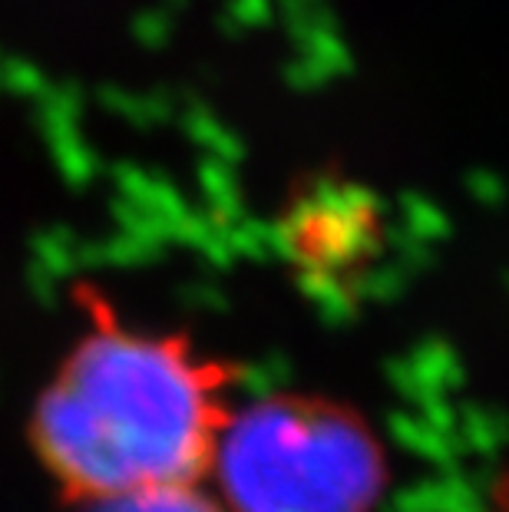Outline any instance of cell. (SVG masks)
I'll use <instances>...</instances> for the list:
<instances>
[{
  "label": "cell",
  "mask_w": 509,
  "mask_h": 512,
  "mask_svg": "<svg viewBox=\"0 0 509 512\" xmlns=\"http://www.w3.org/2000/svg\"><path fill=\"white\" fill-rule=\"evenodd\" d=\"M381 219L367 195L348 182H318L298 192L281 219V245L305 285L348 291L374 265Z\"/></svg>",
  "instance_id": "3"
},
{
  "label": "cell",
  "mask_w": 509,
  "mask_h": 512,
  "mask_svg": "<svg viewBox=\"0 0 509 512\" xmlns=\"http://www.w3.org/2000/svg\"><path fill=\"white\" fill-rule=\"evenodd\" d=\"M506 512H509V506H506Z\"/></svg>",
  "instance_id": "5"
},
{
  "label": "cell",
  "mask_w": 509,
  "mask_h": 512,
  "mask_svg": "<svg viewBox=\"0 0 509 512\" xmlns=\"http://www.w3.org/2000/svg\"><path fill=\"white\" fill-rule=\"evenodd\" d=\"M235 367L186 331L96 311L30 410V450L73 503L199 486L235 407Z\"/></svg>",
  "instance_id": "1"
},
{
  "label": "cell",
  "mask_w": 509,
  "mask_h": 512,
  "mask_svg": "<svg viewBox=\"0 0 509 512\" xmlns=\"http://www.w3.org/2000/svg\"><path fill=\"white\" fill-rule=\"evenodd\" d=\"M93 512H222L215 499L199 493V486H156L93 503Z\"/></svg>",
  "instance_id": "4"
},
{
  "label": "cell",
  "mask_w": 509,
  "mask_h": 512,
  "mask_svg": "<svg viewBox=\"0 0 509 512\" xmlns=\"http://www.w3.org/2000/svg\"><path fill=\"white\" fill-rule=\"evenodd\" d=\"M209 473L232 512H374L387 453L351 403L278 390L232 407Z\"/></svg>",
  "instance_id": "2"
}]
</instances>
